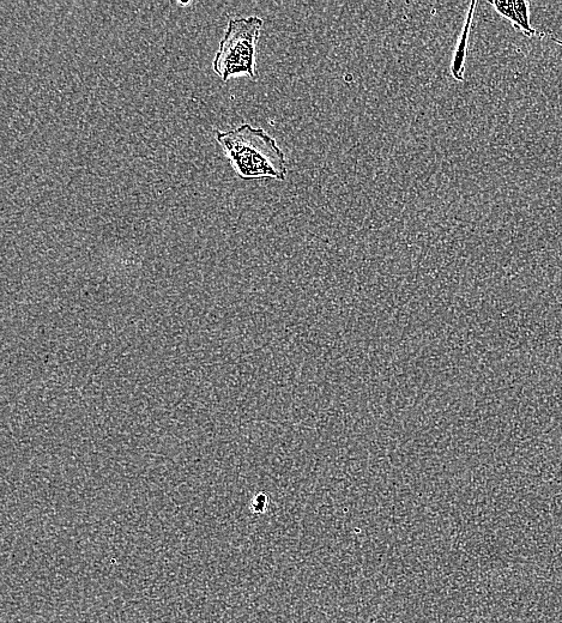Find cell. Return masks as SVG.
Returning a JSON list of instances; mask_svg holds the SVG:
<instances>
[{
	"label": "cell",
	"mask_w": 562,
	"mask_h": 623,
	"mask_svg": "<svg viewBox=\"0 0 562 623\" xmlns=\"http://www.w3.org/2000/svg\"><path fill=\"white\" fill-rule=\"evenodd\" d=\"M265 506H267V498L264 497V495H258V497L256 498L255 502H253V511L255 512H264L265 511Z\"/></svg>",
	"instance_id": "obj_5"
},
{
	"label": "cell",
	"mask_w": 562,
	"mask_h": 623,
	"mask_svg": "<svg viewBox=\"0 0 562 623\" xmlns=\"http://www.w3.org/2000/svg\"><path fill=\"white\" fill-rule=\"evenodd\" d=\"M216 141L231 161L234 171L246 181L287 179V159L276 139L261 127L243 124L217 132Z\"/></svg>",
	"instance_id": "obj_1"
},
{
	"label": "cell",
	"mask_w": 562,
	"mask_h": 623,
	"mask_svg": "<svg viewBox=\"0 0 562 623\" xmlns=\"http://www.w3.org/2000/svg\"><path fill=\"white\" fill-rule=\"evenodd\" d=\"M513 3H515L516 10V24L513 28L527 36L529 39H533L534 36H539V38L545 39L547 35L546 33L539 32V30L531 26L530 3L525 2V0H513Z\"/></svg>",
	"instance_id": "obj_4"
},
{
	"label": "cell",
	"mask_w": 562,
	"mask_h": 623,
	"mask_svg": "<svg viewBox=\"0 0 562 623\" xmlns=\"http://www.w3.org/2000/svg\"><path fill=\"white\" fill-rule=\"evenodd\" d=\"M552 41H554V42H555V44H558L559 46H561V47H562V41H561V40H559V39H555V38H552Z\"/></svg>",
	"instance_id": "obj_6"
},
{
	"label": "cell",
	"mask_w": 562,
	"mask_h": 623,
	"mask_svg": "<svg viewBox=\"0 0 562 623\" xmlns=\"http://www.w3.org/2000/svg\"><path fill=\"white\" fill-rule=\"evenodd\" d=\"M262 28L263 20L257 16L228 21L213 62V69L223 82L240 75L255 80L257 44Z\"/></svg>",
	"instance_id": "obj_2"
},
{
	"label": "cell",
	"mask_w": 562,
	"mask_h": 623,
	"mask_svg": "<svg viewBox=\"0 0 562 623\" xmlns=\"http://www.w3.org/2000/svg\"><path fill=\"white\" fill-rule=\"evenodd\" d=\"M477 3L471 2L467 15V21H465L464 29L462 30L461 38H459L455 54L451 63V75L458 82L464 81L465 75V59H467L469 35L471 27H473L475 8Z\"/></svg>",
	"instance_id": "obj_3"
}]
</instances>
